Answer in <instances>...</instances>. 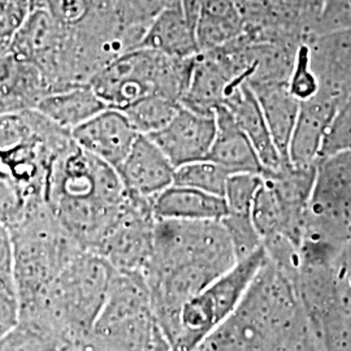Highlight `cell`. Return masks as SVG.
<instances>
[{"mask_svg":"<svg viewBox=\"0 0 351 351\" xmlns=\"http://www.w3.org/2000/svg\"><path fill=\"white\" fill-rule=\"evenodd\" d=\"M198 350H324V345L293 277L267 258L234 313Z\"/></svg>","mask_w":351,"mask_h":351,"instance_id":"obj_1","label":"cell"},{"mask_svg":"<svg viewBox=\"0 0 351 351\" xmlns=\"http://www.w3.org/2000/svg\"><path fill=\"white\" fill-rule=\"evenodd\" d=\"M128 199L112 165L72 141L51 168L45 202L86 250L95 251Z\"/></svg>","mask_w":351,"mask_h":351,"instance_id":"obj_2","label":"cell"},{"mask_svg":"<svg viewBox=\"0 0 351 351\" xmlns=\"http://www.w3.org/2000/svg\"><path fill=\"white\" fill-rule=\"evenodd\" d=\"M113 271L98 252L82 251L39 297L20 304V314L33 316L47 326L60 342L62 350H86Z\"/></svg>","mask_w":351,"mask_h":351,"instance_id":"obj_3","label":"cell"},{"mask_svg":"<svg viewBox=\"0 0 351 351\" xmlns=\"http://www.w3.org/2000/svg\"><path fill=\"white\" fill-rule=\"evenodd\" d=\"M10 228L14 289L20 304L39 297L66 264L86 250L46 202L29 204Z\"/></svg>","mask_w":351,"mask_h":351,"instance_id":"obj_4","label":"cell"},{"mask_svg":"<svg viewBox=\"0 0 351 351\" xmlns=\"http://www.w3.org/2000/svg\"><path fill=\"white\" fill-rule=\"evenodd\" d=\"M86 350H171L154 314L150 290L141 272L113 271L108 294Z\"/></svg>","mask_w":351,"mask_h":351,"instance_id":"obj_5","label":"cell"},{"mask_svg":"<svg viewBox=\"0 0 351 351\" xmlns=\"http://www.w3.org/2000/svg\"><path fill=\"white\" fill-rule=\"evenodd\" d=\"M195 56L173 58L159 51L138 47L106 65L94 75L90 85L107 107L116 110H124L152 94L181 103Z\"/></svg>","mask_w":351,"mask_h":351,"instance_id":"obj_6","label":"cell"},{"mask_svg":"<svg viewBox=\"0 0 351 351\" xmlns=\"http://www.w3.org/2000/svg\"><path fill=\"white\" fill-rule=\"evenodd\" d=\"M237 263L221 220L158 219L150 259L141 274L154 276L188 265H202L223 275Z\"/></svg>","mask_w":351,"mask_h":351,"instance_id":"obj_7","label":"cell"},{"mask_svg":"<svg viewBox=\"0 0 351 351\" xmlns=\"http://www.w3.org/2000/svg\"><path fill=\"white\" fill-rule=\"evenodd\" d=\"M265 259L263 246L250 256L237 261L230 269L186 302L169 339L171 350H198L202 342L234 313Z\"/></svg>","mask_w":351,"mask_h":351,"instance_id":"obj_8","label":"cell"},{"mask_svg":"<svg viewBox=\"0 0 351 351\" xmlns=\"http://www.w3.org/2000/svg\"><path fill=\"white\" fill-rule=\"evenodd\" d=\"M304 229L342 246L351 239V150L319 159Z\"/></svg>","mask_w":351,"mask_h":351,"instance_id":"obj_9","label":"cell"},{"mask_svg":"<svg viewBox=\"0 0 351 351\" xmlns=\"http://www.w3.org/2000/svg\"><path fill=\"white\" fill-rule=\"evenodd\" d=\"M152 199L130 195L95 249L117 271L141 272L150 259L156 226Z\"/></svg>","mask_w":351,"mask_h":351,"instance_id":"obj_10","label":"cell"},{"mask_svg":"<svg viewBox=\"0 0 351 351\" xmlns=\"http://www.w3.org/2000/svg\"><path fill=\"white\" fill-rule=\"evenodd\" d=\"M245 84L236 66L220 47L202 51L194 60L181 104L195 112L213 114L234 88Z\"/></svg>","mask_w":351,"mask_h":351,"instance_id":"obj_11","label":"cell"},{"mask_svg":"<svg viewBox=\"0 0 351 351\" xmlns=\"http://www.w3.org/2000/svg\"><path fill=\"white\" fill-rule=\"evenodd\" d=\"M216 134L213 114L199 113L181 104L175 117L150 137L176 168L207 159Z\"/></svg>","mask_w":351,"mask_h":351,"instance_id":"obj_12","label":"cell"},{"mask_svg":"<svg viewBox=\"0 0 351 351\" xmlns=\"http://www.w3.org/2000/svg\"><path fill=\"white\" fill-rule=\"evenodd\" d=\"M138 136L124 112L110 107L72 130V138L80 147L116 169L125 160Z\"/></svg>","mask_w":351,"mask_h":351,"instance_id":"obj_13","label":"cell"},{"mask_svg":"<svg viewBox=\"0 0 351 351\" xmlns=\"http://www.w3.org/2000/svg\"><path fill=\"white\" fill-rule=\"evenodd\" d=\"M319 90L341 101L351 94V27L306 37Z\"/></svg>","mask_w":351,"mask_h":351,"instance_id":"obj_14","label":"cell"},{"mask_svg":"<svg viewBox=\"0 0 351 351\" xmlns=\"http://www.w3.org/2000/svg\"><path fill=\"white\" fill-rule=\"evenodd\" d=\"M117 172L130 195L154 199L173 185L176 167L149 136L139 134Z\"/></svg>","mask_w":351,"mask_h":351,"instance_id":"obj_15","label":"cell"},{"mask_svg":"<svg viewBox=\"0 0 351 351\" xmlns=\"http://www.w3.org/2000/svg\"><path fill=\"white\" fill-rule=\"evenodd\" d=\"M342 101L320 90L311 99L301 101L298 119L289 145L290 163L317 164L328 129Z\"/></svg>","mask_w":351,"mask_h":351,"instance_id":"obj_16","label":"cell"},{"mask_svg":"<svg viewBox=\"0 0 351 351\" xmlns=\"http://www.w3.org/2000/svg\"><path fill=\"white\" fill-rule=\"evenodd\" d=\"M223 106L250 139L265 171L276 169L281 164L287 163L277 149L259 101L247 82L234 88Z\"/></svg>","mask_w":351,"mask_h":351,"instance_id":"obj_17","label":"cell"},{"mask_svg":"<svg viewBox=\"0 0 351 351\" xmlns=\"http://www.w3.org/2000/svg\"><path fill=\"white\" fill-rule=\"evenodd\" d=\"M216 134L207 159L221 165L230 173L265 172L263 163L250 139L224 106L215 111Z\"/></svg>","mask_w":351,"mask_h":351,"instance_id":"obj_18","label":"cell"},{"mask_svg":"<svg viewBox=\"0 0 351 351\" xmlns=\"http://www.w3.org/2000/svg\"><path fill=\"white\" fill-rule=\"evenodd\" d=\"M259 104L277 149L284 160H289V145L298 119L301 101L290 91L288 81H268L249 84Z\"/></svg>","mask_w":351,"mask_h":351,"instance_id":"obj_19","label":"cell"},{"mask_svg":"<svg viewBox=\"0 0 351 351\" xmlns=\"http://www.w3.org/2000/svg\"><path fill=\"white\" fill-rule=\"evenodd\" d=\"M152 207L158 219L223 220L228 213L224 197L176 184L159 193Z\"/></svg>","mask_w":351,"mask_h":351,"instance_id":"obj_20","label":"cell"},{"mask_svg":"<svg viewBox=\"0 0 351 351\" xmlns=\"http://www.w3.org/2000/svg\"><path fill=\"white\" fill-rule=\"evenodd\" d=\"M138 47L173 58H193L199 53L195 29L189 23L181 5L160 13L146 29Z\"/></svg>","mask_w":351,"mask_h":351,"instance_id":"obj_21","label":"cell"},{"mask_svg":"<svg viewBox=\"0 0 351 351\" xmlns=\"http://www.w3.org/2000/svg\"><path fill=\"white\" fill-rule=\"evenodd\" d=\"M104 108L107 106L90 84L51 91L36 106L39 112L71 133Z\"/></svg>","mask_w":351,"mask_h":351,"instance_id":"obj_22","label":"cell"},{"mask_svg":"<svg viewBox=\"0 0 351 351\" xmlns=\"http://www.w3.org/2000/svg\"><path fill=\"white\" fill-rule=\"evenodd\" d=\"M242 32L243 20L237 0H202L195 25L199 52L229 43Z\"/></svg>","mask_w":351,"mask_h":351,"instance_id":"obj_23","label":"cell"},{"mask_svg":"<svg viewBox=\"0 0 351 351\" xmlns=\"http://www.w3.org/2000/svg\"><path fill=\"white\" fill-rule=\"evenodd\" d=\"M181 103L159 94L145 97L123 111L139 134L150 136L163 129L180 110Z\"/></svg>","mask_w":351,"mask_h":351,"instance_id":"obj_24","label":"cell"},{"mask_svg":"<svg viewBox=\"0 0 351 351\" xmlns=\"http://www.w3.org/2000/svg\"><path fill=\"white\" fill-rule=\"evenodd\" d=\"M230 175L221 165L210 159H202L176 168L173 184L224 197Z\"/></svg>","mask_w":351,"mask_h":351,"instance_id":"obj_25","label":"cell"},{"mask_svg":"<svg viewBox=\"0 0 351 351\" xmlns=\"http://www.w3.org/2000/svg\"><path fill=\"white\" fill-rule=\"evenodd\" d=\"M53 16L46 12L33 14L27 23L25 32L20 34L16 42V55L32 62L53 49L56 42Z\"/></svg>","mask_w":351,"mask_h":351,"instance_id":"obj_26","label":"cell"},{"mask_svg":"<svg viewBox=\"0 0 351 351\" xmlns=\"http://www.w3.org/2000/svg\"><path fill=\"white\" fill-rule=\"evenodd\" d=\"M176 5L180 0H114V13L125 30L146 32L160 13Z\"/></svg>","mask_w":351,"mask_h":351,"instance_id":"obj_27","label":"cell"},{"mask_svg":"<svg viewBox=\"0 0 351 351\" xmlns=\"http://www.w3.org/2000/svg\"><path fill=\"white\" fill-rule=\"evenodd\" d=\"M263 184V175L232 173L226 182L224 199L228 213L251 215L254 199Z\"/></svg>","mask_w":351,"mask_h":351,"instance_id":"obj_28","label":"cell"},{"mask_svg":"<svg viewBox=\"0 0 351 351\" xmlns=\"http://www.w3.org/2000/svg\"><path fill=\"white\" fill-rule=\"evenodd\" d=\"M221 221L229 234L237 261L245 259L263 247V241L254 226L251 215L226 213Z\"/></svg>","mask_w":351,"mask_h":351,"instance_id":"obj_29","label":"cell"},{"mask_svg":"<svg viewBox=\"0 0 351 351\" xmlns=\"http://www.w3.org/2000/svg\"><path fill=\"white\" fill-rule=\"evenodd\" d=\"M289 88L300 101H308L319 91V80L310 60V49L304 40L297 51L293 71L289 77Z\"/></svg>","mask_w":351,"mask_h":351,"instance_id":"obj_30","label":"cell"},{"mask_svg":"<svg viewBox=\"0 0 351 351\" xmlns=\"http://www.w3.org/2000/svg\"><path fill=\"white\" fill-rule=\"evenodd\" d=\"M351 150V94L341 103L328 129L320 159L339 151Z\"/></svg>","mask_w":351,"mask_h":351,"instance_id":"obj_31","label":"cell"},{"mask_svg":"<svg viewBox=\"0 0 351 351\" xmlns=\"http://www.w3.org/2000/svg\"><path fill=\"white\" fill-rule=\"evenodd\" d=\"M351 27V0H326L311 34Z\"/></svg>","mask_w":351,"mask_h":351,"instance_id":"obj_32","label":"cell"},{"mask_svg":"<svg viewBox=\"0 0 351 351\" xmlns=\"http://www.w3.org/2000/svg\"><path fill=\"white\" fill-rule=\"evenodd\" d=\"M51 14L64 25H77L88 17L90 0H47Z\"/></svg>","mask_w":351,"mask_h":351,"instance_id":"obj_33","label":"cell"},{"mask_svg":"<svg viewBox=\"0 0 351 351\" xmlns=\"http://www.w3.org/2000/svg\"><path fill=\"white\" fill-rule=\"evenodd\" d=\"M20 317V302L14 290L0 287V342L5 339Z\"/></svg>","mask_w":351,"mask_h":351,"instance_id":"obj_34","label":"cell"},{"mask_svg":"<svg viewBox=\"0 0 351 351\" xmlns=\"http://www.w3.org/2000/svg\"><path fill=\"white\" fill-rule=\"evenodd\" d=\"M0 287L14 290L13 241L11 228L0 221Z\"/></svg>","mask_w":351,"mask_h":351,"instance_id":"obj_35","label":"cell"},{"mask_svg":"<svg viewBox=\"0 0 351 351\" xmlns=\"http://www.w3.org/2000/svg\"><path fill=\"white\" fill-rule=\"evenodd\" d=\"M337 278L339 288L345 291H351V239L345 245L337 263Z\"/></svg>","mask_w":351,"mask_h":351,"instance_id":"obj_36","label":"cell"},{"mask_svg":"<svg viewBox=\"0 0 351 351\" xmlns=\"http://www.w3.org/2000/svg\"><path fill=\"white\" fill-rule=\"evenodd\" d=\"M324 3L326 0H298L302 14L308 25V36L311 34V30L314 27L316 20L323 11Z\"/></svg>","mask_w":351,"mask_h":351,"instance_id":"obj_37","label":"cell"},{"mask_svg":"<svg viewBox=\"0 0 351 351\" xmlns=\"http://www.w3.org/2000/svg\"><path fill=\"white\" fill-rule=\"evenodd\" d=\"M180 1H181V8L185 13L189 23L195 29L197 20L201 12L202 0H180Z\"/></svg>","mask_w":351,"mask_h":351,"instance_id":"obj_38","label":"cell"}]
</instances>
